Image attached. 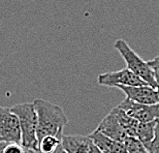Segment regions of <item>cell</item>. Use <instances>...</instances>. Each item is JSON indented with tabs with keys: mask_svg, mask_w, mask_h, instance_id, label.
I'll use <instances>...</instances> for the list:
<instances>
[{
	"mask_svg": "<svg viewBox=\"0 0 159 153\" xmlns=\"http://www.w3.org/2000/svg\"><path fill=\"white\" fill-rule=\"evenodd\" d=\"M33 104L37 114V141L47 136L62 138L68 119L61 108L43 98H37Z\"/></svg>",
	"mask_w": 159,
	"mask_h": 153,
	"instance_id": "6da1fadb",
	"label": "cell"
},
{
	"mask_svg": "<svg viewBox=\"0 0 159 153\" xmlns=\"http://www.w3.org/2000/svg\"><path fill=\"white\" fill-rule=\"evenodd\" d=\"M20 122L22 140L21 145L28 151L39 150L37 141V114L33 103L19 104L11 108Z\"/></svg>",
	"mask_w": 159,
	"mask_h": 153,
	"instance_id": "7a4b0ae2",
	"label": "cell"
},
{
	"mask_svg": "<svg viewBox=\"0 0 159 153\" xmlns=\"http://www.w3.org/2000/svg\"><path fill=\"white\" fill-rule=\"evenodd\" d=\"M114 48L120 53L130 72L142 79L146 84L156 89L155 72L148 65V62L141 58L135 51H133L124 39H118L114 44Z\"/></svg>",
	"mask_w": 159,
	"mask_h": 153,
	"instance_id": "3957f363",
	"label": "cell"
},
{
	"mask_svg": "<svg viewBox=\"0 0 159 153\" xmlns=\"http://www.w3.org/2000/svg\"><path fill=\"white\" fill-rule=\"evenodd\" d=\"M20 122L11 108L0 107V142L21 144Z\"/></svg>",
	"mask_w": 159,
	"mask_h": 153,
	"instance_id": "277c9868",
	"label": "cell"
},
{
	"mask_svg": "<svg viewBox=\"0 0 159 153\" xmlns=\"http://www.w3.org/2000/svg\"><path fill=\"white\" fill-rule=\"evenodd\" d=\"M118 108L139 123L159 120V104L147 106V104H138L125 98Z\"/></svg>",
	"mask_w": 159,
	"mask_h": 153,
	"instance_id": "5b68a950",
	"label": "cell"
},
{
	"mask_svg": "<svg viewBox=\"0 0 159 153\" xmlns=\"http://www.w3.org/2000/svg\"><path fill=\"white\" fill-rule=\"evenodd\" d=\"M97 83L107 87H117L119 86H143L147 85L135 76L128 68H123L117 72H110L101 74L97 76Z\"/></svg>",
	"mask_w": 159,
	"mask_h": 153,
	"instance_id": "8992f818",
	"label": "cell"
},
{
	"mask_svg": "<svg viewBox=\"0 0 159 153\" xmlns=\"http://www.w3.org/2000/svg\"><path fill=\"white\" fill-rule=\"evenodd\" d=\"M118 88L126 95L127 100H132L134 103L147 104V106H154L159 103L157 90L149 85L119 86Z\"/></svg>",
	"mask_w": 159,
	"mask_h": 153,
	"instance_id": "52a82bcc",
	"label": "cell"
},
{
	"mask_svg": "<svg viewBox=\"0 0 159 153\" xmlns=\"http://www.w3.org/2000/svg\"><path fill=\"white\" fill-rule=\"evenodd\" d=\"M61 144L66 153H101L89 136H62Z\"/></svg>",
	"mask_w": 159,
	"mask_h": 153,
	"instance_id": "ba28073f",
	"label": "cell"
},
{
	"mask_svg": "<svg viewBox=\"0 0 159 153\" xmlns=\"http://www.w3.org/2000/svg\"><path fill=\"white\" fill-rule=\"evenodd\" d=\"M96 130L117 142L124 143L125 140L128 138V136L124 132V129L120 125V123L118 122V120H117V118L112 111L101 120V122L98 124Z\"/></svg>",
	"mask_w": 159,
	"mask_h": 153,
	"instance_id": "9c48e42d",
	"label": "cell"
},
{
	"mask_svg": "<svg viewBox=\"0 0 159 153\" xmlns=\"http://www.w3.org/2000/svg\"><path fill=\"white\" fill-rule=\"evenodd\" d=\"M89 137L92 139V141L101 153H127L124 143L117 142L96 129L91 135H89Z\"/></svg>",
	"mask_w": 159,
	"mask_h": 153,
	"instance_id": "30bf717a",
	"label": "cell"
},
{
	"mask_svg": "<svg viewBox=\"0 0 159 153\" xmlns=\"http://www.w3.org/2000/svg\"><path fill=\"white\" fill-rule=\"evenodd\" d=\"M158 122H159V120L152 121V122L139 123L138 128H136L135 138L138 139L145 147H147V146L154 140Z\"/></svg>",
	"mask_w": 159,
	"mask_h": 153,
	"instance_id": "8fae6325",
	"label": "cell"
},
{
	"mask_svg": "<svg viewBox=\"0 0 159 153\" xmlns=\"http://www.w3.org/2000/svg\"><path fill=\"white\" fill-rule=\"evenodd\" d=\"M112 112L115 115V117L117 118L120 125L122 126L124 132H126V135L128 137H135L136 128H138V125L139 122H138V121L134 120L133 118L129 117L123 110L119 109L118 107L114 108L112 110Z\"/></svg>",
	"mask_w": 159,
	"mask_h": 153,
	"instance_id": "7c38bea8",
	"label": "cell"
},
{
	"mask_svg": "<svg viewBox=\"0 0 159 153\" xmlns=\"http://www.w3.org/2000/svg\"><path fill=\"white\" fill-rule=\"evenodd\" d=\"M61 139L55 136H47L39 142V151L41 153H53L61 144Z\"/></svg>",
	"mask_w": 159,
	"mask_h": 153,
	"instance_id": "4fadbf2b",
	"label": "cell"
},
{
	"mask_svg": "<svg viewBox=\"0 0 159 153\" xmlns=\"http://www.w3.org/2000/svg\"><path fill=\"white\" fill-rule=\"evenodd\" d=\"M124 145L127 153H148L145 146L135 137H128L124 142Z\"/></svg>",
	"mask_w": 159,
	"mask_h": 153,
	"instance_id": "5bb4252c",
	"label": "cell"
},
{
	"mask_svg": "<svg viewBox=\"0 0 159 153\" xmlns=\"http://www.w3.org/2000/svg\"><path fill=\"white\" fill-rule=\"evenodd\" d=\"M29 151L26 150L21 144H16V143H7L4 147L3 153H28Z\"/></svg>",
	"mask_w": 159,
	"mask_h": 153,
	"instance_id": "9a60e30c",
	"label": "cell"
},
{
	"mask_svg": "<svg viewBox=\"0 0 159 153\" xmlns=\"http://www.w3.org/2000/svg\"><path fill=\"white\" fill-rule=\"evenodd\" d=\"M148 153H159V122L156 127V133H155V138L147 147Z\"/></svg>",
	"mask_w": 159,
	"mask_h": 153,
	"instance_id": "2e32d148",
	"label": "cell"
},
{
	"mask_svg": "<svg viewBox=\"0 0 159 153\" xmlns=\"http://www.w3.org/2000/svg\"><path fill=\"white\" fill-rule=\"evenodd\" d=\"M148 62V65L153 69V71H159V55L154 57L153 59L149 60Z\"/></svg>",
	"mask_w": 159,
	"mask_h": 153,
	"instance_id": "e0dca14e",
	"label": "cell"
},
{
	"mask_svg": "<svg viewBox=\"0 0 159 153\" xmlns=\"http://www.w3.org/2000/svg\"><path fill=\"white\" fill-rule=\"evenodd\" d=\"M30 153H41V152H39V150H35V151H30ZM53 153H66V151L64 150V148H63L62 144H60V145H59V147L57 148L56 150L54 151Z\"/></svg>",
	"mask_w": 159,
	"mask_h": 153,
	"instance_id": "ac0fdd59",
	"label": "cell"
},
{
	"mask_svg": "<svg viewBox=\"0 0 159 153\" xmlns=\"http://www.w3.org/2000/svg\"><path fill=\"white\" fill-rule=\"evenodd\" d=\"M155 72V80H156V84H157V87H156V90L158 92V97H159V71H154ZM159 104V103H158Z\"/></svg>",
	"mask_w": 159,
	"mask_h": 153,
	"instance_id": "d6986e66",
	"label": "cell"
},
{
	"mask_svg": "<svg viewBox=\"0 0 159 153\" xmlns=\"http://www.w3.org/2000/svg\"><path fill=\"white\" fill-rule=\"evenodd\" d=\"M7 143L5 142H0V153H3V150H4V147L6 146Z\"/></svg>",
	"mask_w": 159,
	"mask_h": 153,
	"instance_id": "ffe728a7",
	"label": "cell"
}]
</instances>
